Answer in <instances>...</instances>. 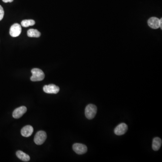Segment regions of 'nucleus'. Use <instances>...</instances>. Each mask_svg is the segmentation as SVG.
Returning <instances> with one entry per match:
<instances>
[{
	"mask_svg": "<svg viewBox=\"0 0 162 162\" xmlns=\"http://www.w3.org/2000/svg\"><path fill=\"white\" fill-rule=\"evenodd\" d=\"M31 73L32 76L30 79L33 82H37L43 80L45 78V75L43 70L39 68H34L32 69Z\"/></svg>",
	"mask_w": 162,
	"mask_h": 162,
	"instance_id": "f257e3e1",
	"label": "nucleus"
},
{
	"mask_svg": "<svg viewBox=\"0 0 162 162\" xmlns=\"http://www.w3.org/2000/svg\"><path fill=\"white\" fill-rule=\"evenodd\" d=\"M97 108L96 105L89 104L87 105L85 108V114L86 117L88 119H92L96 115Z\"/></svg>",
	"mask_w": 162,
	"mask_h": 162,
	"instance_id": "f03ea898",
	"label": "nucleus"
},
{
	"mask_svg": "<svg viewBox=\"0 0 162 162\" xmlns=\"http://www.w3.org/2000/svg\"><path fill=\"white\" fill-rule=\"evenodd\" d=\"M47 133L43 131H38L35 135L34 137V142L37 145H41L45 142L47 139Z\"/></svg>",
	"mask_w": 162,
	"mask_h": 162,
	"instance_id": "7ed1b4c3",
	"label": "nucleus"
},
{
	"mask_svg": "<svg viewBox=\"0 0 162 162\" xmlns=\"http://www.w3.org/2000/svg\"><path fill=\"white\" fill-rule=\"evenodd\" d=\"M22 28L21 26L19 24H14L10 27L9 30V34L12 37H17L21 33Z\"/></svg>",
	"mask_w": 162,
	"mask_h": 162,
	"instance_id": "20e7f679",
	"label": "nucleus"
},
{
	"mask_svg": "<svg viewBox=\"0 0 162 162\" xmlns=\"http://www.w3.org/2000/svg\"><path fill=\"white\" fill-rule=\"evenodd\" d=\"M73 149L78 155L85 154L87 151V148L85 145L80 143H75L73 146Z\"/></svg>",
	"mask_w": 162,
	"mask_h": 162,
	"instance_id": "39448f33",
	"label": "nucleus"
},
{
	"mask_svg": "<svg viewBox=\"0 0 162 162\" xmlns=\"http://www.w3.org/2000/svg\"><path fill=\"white\" fill-rule=\"evenodd\" d=\"M44 92L48 94H57L60 91V88L54 84L45 85L43 87Z\"/></svg>",
	"mask_w": 162,
	"mask_h": 162,
	"instance_id": "423d86ee",
	"label": "nucleus"
},
{
	"mask_svg": "<svg viewBox=\"0 0 162 162\" xmlns=\"http://www.w3.org/2000/svg\"><path fill=\"white\" fill-rule=\"evenodd\" d=\"M128 130V127L127 125L124 123H122L115 127V134L118 136L123 135Z\"/></svg>",
	"mask_w": 162,
	"mask_h": 162,
	"instance_id": "0eeeda50",
	"label": "nucleus"
},
{
	"mask_svg": "<svg viewBox=\"0 0 162 162\" xmlns=\"http://www.w3.org/2000/svg\"><path fill=\"white\" fill-rule=\"evenodd\" d=\"M27 108L24 106H22L17 108L13 112V117L15 119H19L27 112Z\"/></svg>",
	"mask_w": 162,
	"mask_h": 162,
	"instance_id": "6e6552de",
	"label": "nucleus"
},
{
	"mask_svg": "<svg viewBox=\"0 0 162 162\" xmlns=\"http://www.w3.org/2000/svg\"><path fill=\"white\" fill-rule=\"evenodd\" d=\"M161 20L162 19L160 20L156 17L151 18L148 21V24L150 28L154 29H157L160 27Z\"/></svg>",
	"mask_w": 162,
	"mask_h": 162,
	"instance_id": "1a4fd4ad",
	"label": "nucleus"
},
{
	"mask_svg": "<svg viewBox=\"0 0 162 162\" xmlns=\"http://www.w3.org/2000/svg\"><path fill=\"white\" fill-rule=\"evenodd\" d=\"M33 132V128L32 126L27 125L24 127L21 131V135L24 137H28L31 136Z\"/></svg>",
	"mask_w": 162,
	"mask_h": 162,
	"instance_id": "9d476101",
	"label": "nucleus"
},
{
	"mask_svg": "<svg viewBox=\"0 0 162 162\" xmlns=\"http://www.w3.org/2000/svg\"><path fill=\"white\" fill-rule=\"evenodd\" d=\"M162 145V140L159 137H155L152 142V149L155 151L159 150Z\"/></svg>",
	"mask_w": 162,
	"mask_h": 162,
	"instance_id": "9b49d317",
	"label": "nucleus"
},
{
	"mask_svg": "<svg viewBox=\"0 0 162 162\" xmlns=\"http://www.w3.org/2000/svg\"><path fill=\"white\" fill-rule=\"evenodd\" d=\"M16 155L18 158L24 162H28L30 160V156L27 154L23 152L22 151H17L16 153Z\"/></svg>",
	"mask_w": 162,
	"mask_h": 162,
	"instance_id": "f8f14e48",
	"label": "nucleus"
},
{
	"mask_svg": "<svg viewBox=\"0 0 162 162\" xmlns=\"http://www.w3.org/2000/svg\"><path fill=\"white\" fill-rule=\"evenodd\" d=\"M27 35L30 37H40L41 33L37 29H30L27 32Z\"/></svg>",
	"mask_w": 162,
	"mask_h": 162,
	"instance_id": "ddd939ff",
	"label": "nucleus"
},
{
	"mask_svg": "<svg viewBox=\"0 0 162 162\" xmlns=\"http://www.w3.org/2000/svg\"><path fill=\"white\" fill-rule=\"evenodd\" d=\"M35 24V21L32 20H24L21 22V25L25 28L30 26H33Z\"/></svg>",
	"mask_w": 162,
	"mask_h": 162,
	"instance_id": "4468645a",
	"label": "nucleus"
},
{
	"mask_svg": "<svg viewBox=\"0 0 162 162\" xmlns=\"http://www.w3.org/2000/svg\"><path fill=\"white\" fill-rule=\"evenodd\" d=\"M4 16V10L2 6L0 5V21H1L3 19Z\"/></svg>",
	"mask_w": 162,
	"mask_h": 162,
	"instance_id": "2eb2a0df",
	"label": "nucleus"
},
{
	"mask_svg": "<svg viewBox=\"0 0 162 162\" xmlns=\"http://www.w3.org/2000/svg\"><path fill=\"white\" fill-rule=\"evenodd\" d=\"M14 0H2V1L5 3H7V2H12Z\"/></svg>",
	"mask_w": 162,
	"mask_h": 162,
	"instance_id": "dca6fc26",
	"label": "nucleus"
}]
</instances>
